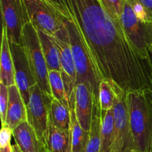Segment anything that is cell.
Segmentation results:
<instances>
[{
    "label": "cell",
    "mask_w": 152,
    "mask_h": 152,
    "mask_svg": "<svg viewBox=\"0 0 152 152\" xmlns=\"http://www.w3.org/2000/svg\"><path fill=\"white\" fill-rule=\"evenodd\" d=\"M77 26L102 80L117 83L126 92L152 91V69L113 19L100 0H48Z\"/></svg>",
    "instance_id": "obj_1"
},
{
    "label": "cell",
    "mask_w": 152,
    "mask_h": 152,
    "mask_svg": "<svg viewBox=\"0 0 152 152\" xmlns=\"http://www.w3.org/2000/svg\"><path fill=\"white\" fill-rule=\"evenodd\" d=\"M131 131L135 148L150 152L152 139V91H132L126 93Z\"/></svg>",
    "instance_id": "obj_2"
},
{
    "label": "cell",
    "mask_w": 152,
    "mask_h": 152,
    "mask_svg": "<svg viewBox=\"0 0 152 152\" xmlns=\"http://www.w3.org/2000/svg\"><path fill=\"white\" fill-rule=\"evenodd\" d=\"M58 11L62 16L68 31L70 46L77 71V82H84L87 83L93 92L94 98L99 99V83L102 78L96 70L74 22L68 15L59 10Z\"/></svg>",
    "instance_id": "obj_3"
},
{
    "label": "cell",
    "mask_w": 152,
    "mask_h": 152,
    "mask_svg": "<svg viewBox=\"0 0 152 152\" xmlns=\"http://www.w3.org/2000/svg\"><path fill=\"white\" fill-rule=\"evenodd\" d=\"M22 42L31 72L37 85L43 92L52 95L49 84L48 69L43 55L38 33L30 22L25 24L23 28Z\"/></svg>",
    "instance_id": "obj_4"
},
{
    "label": "cell",
    "mask_w": 152,
    "mask_h": 152,
    "mask_svg": "<svg viewBox=\"0 0 152 152\" xmlns=\"http://www.w3.org/2000/svg\"><path fill=\"white\" fill-rule=\"evenodd\" d=\"M115 91L113 111L114 118V143L111 152H127L136 149L129 122L126 93L113 81ZM137 150V149H136Z\"/></svg>",
    "instance_id": "obj_5"
},
{
    "label": "cell",
    "mask_w": 152,
    "mask_h": 152,
    "mask_svg": "<svg viewBox=\"0 0 152 152\" xmlns=\"http://www.w3.org/2000/svg\"><path fill=\"white\" fill-rule=\"evenodd\" d=\"M52 98V95L43 92L39 86L36 84L31 89L29 102L26 106L27 122L34 128L46 148Z\"/></svg>",
    "instance_id": "obj_6"
},
{
    "label": "cell",
    "mask_w": 152,
    "mask_h": 152,
    "mask_svg": "<svg viewBox=\"0 0 152 152\" xmlns=\"http://www.w3.org/2000/svg\"><path fill=\"white\" fill-rule=\"evenodd\" d=\"M120 23L134 47L142 57L148 58V49H152V22L138 19L126 0Z\"/></svg>",
    "instance_id": "obj_7"
},
{
    "label": "cell",
    "mask_w": 152,
    "mask_h": 152,
    "mask_svg": "<svg viewBox=\"0 0 152 152\" xmlns=\"http://www.w3.org/2000/svg\"><path fill=\"white\" fill-rule=\"evenodd\" d=\"M30 22L37 30L54 35L63 27L59 12L48 0H24Z\"/></svg>",
    "instance_id": "obj_8"
},
{
    "label": "cell",
    "mask_w": 152,
    "mask_h": 152,
    "mask_svg": "<svg viewBox=\"0 0 152 152\" xmlns=\"http://www.w3.org/2000/svg\"><path fill=\"white\" fill-rule=\"evenodd\" d=\"M2 26L6 28L9 43L23 44L22 33L30 22L24 0H0Z\"/></svg>",
    "instance_id": "obj_9"
},
{
    "label": "cell",
    "mask_w": 152,
    "mask_h": 152,
    "mask_svg": "<svg viewBox=\"0 0 152 152\" xmlns=\"http://www.w3.org/2000/svg\"><path fill=\"white\" fill-rule=\"evenodd\" d=\"M52 36L59 51L61 67H62L61 73H62L67 97L69 101L71 95L74 92L75 85L77 83V71H76L75 64L73 58L72 51L70 46L68 31L64 22L63 27L54 35Z\"/></svg>",
    "instance_id": "obj_10"
},
{
    "label": "cell",
    "mask_w": 152,
    "mask_h": 152,
    "mask_svg": "<svg viewBox=\"0 0 152 152\" xmlns=\"http://www.w3.org/2000/svg\"><path fill=\"white\" fill-rule=\"evenodd\" d=\"M13 61L15 83L20 92L25 105L29 102L31 89L37 84L28 63L23 46L9 43Z\"/></svg>",
    "instance_id": "obj_11"
},
{
    "label": "cell",
    "mask_w": 152,
    "mask_h": 152,
    "mask_svg": "<svg viewBox=\"0 0 152 152\" xmlns=\"http://www.w3.org/2000/svg\"><path fill=\"white\" fill-rule=\"evenodd\" d=\"M74 93L75 110L77 119L83 129L90 131L93 113V92L87 83L84 82H77Z\"/></svg>",
    "instance_id": "obj_12"
},
{
    "label": "cell",
    "mask_w": 152,
    "mask_h": 152,
    "mask_svg": "<svg viewBox=\"0 0 152 152\" xmlns=\"http://www.w3.org/2000/svg\"><path fill=\"white\" fill-rule=\"evenodd\" d=\"M13 137L15 143L22 152H48L34 128L27 121L13 130Z\"/></svg>",
    "instance_id": "obj_13"
},
{
    "label": "cell",
    "mask_w": 152,
    "mask_h": 152,
    "mask_svg": "<svg viewBox=\"0 0 152 152\" xmlns=\"http://www.w3.org/2000/svg\"><path fill=\"white\" fill-rule=\"evenodd\" d=\"M27 121V108L16 84L8 86V105L5 125L14 130Z\"/></svg>",
    "instance_id": "obj_14"
},
{
    "label": "cell",
    "mask_w": 152,
    "mask_h": 152,
    "mask_svg": "<svg viewBox=\"0 0 152 152\" xmlns=\"http://www.w3.org/2000/svg\"><path fill=\"white\" fill-rule=\"evenodd\" d=\"M69 110L71 113V152H84L89 139V131L82 128L77 119L75 110V93L69 99Z\"/></svg>",
    "instance_id": "obj_15"
},
{
    "label": "cell",
    "mask_w": 152,
    "mask_h": 152,
    "mask_svg": "<svg viewBox=\"0 0 152 152\" xmlns=\"http://www.w3.org/2000/svg\"><path fill=\"white\" fill-rule=\"evenodd\" d=\"M0 83H4L7 86L16 84L13 58L10 52L6 28L3 26L0 62Z\"/></svg>",
    "instance_id": "obj_16"
},
{
    "label": "cell",
    "mask_w": 152,
    "mask_h": 152,
    "mask_svg": "<svg viewBox=\"0 0 152 152\" xmlns=\"http://www.w3.org/2000/svg\"><path fill=\"white\" fill-rule=\"evenodd\" d=\"M47 148L49 152H71V131L55 126L50 116L48 126Z\"/></svg>",
    "instance_id": "obj_17"
},
{
    "label": "cell",
    "mask_w": 152,
    "mask_h": 152,
    "mask_svg": "<svg viewBox=\"0 0 152 152\" xmlns=\"http://www.w3.org/2000/svg\"><path fill=\"white\" fill-rule=\"evenodd\" d=\"M37 31L48 71L57 70L62 72L59 51L53 40V36L39 30Z\"/></svg>",
    "instance_id": "obj_18"
},
{
    "label": "cell",
    "mask_w": 152,
    "mask_h": 152,
    "mask_svg": "<svg viewBox=\"0 0 152 152\" xmlns=\"http://www.w3.org/2000/svg\"><path fill=\"white\" fill-rule=\"evenodd\" d=\"M102 128V111L99 99L94 98L91 124L89 131V139L84 152H99Z\"/></svg>",
    "instance_id": "obj_19"
},
{
    "label": "cell",
    "mask_w": 152,
    "mask_h": 152,
    "mask_svg": "<svg viewBox=\"0 0 152 152\" xmlns=\"http://www.w3.org/2000/svg\"><path fill=\"white\" fill-rule=\"evenodd\" d=\"M114 118L113 109L102 113L99 152H111L114 143Z\"/></svg>",
    "instance_id": "obj_20"
},
{
    "label": "cell",
    "mask_w": 152,
    "mask_h": 152,
    "mask_svg": "<svg viewBox=\"0 0 152 152\" xmlns=\"http://www.w3.org/2000/svg\"><path fill=\"white\" fill-rule=\"evenodd\" d=\"M50 118L55 126L63 130L71 129V113L69 107L53 97L50 104Z\"/></svg>",
    "instance_id": "obj_21"
},
{
    "label": "cell",
    "mask_w": 152,
    "mask_h": 152,
    "mask_svg": "<svg viewBox=\"0 0 152 152\" xmlns=\"http://www.w3.org/2000/svg\"><path fill=\"white\" fill-rule=\"evenodd\" d=\"M48 78L52 96L60 101L65 106L69 107L68 98L65 92V85L61 72L57 70H49Z\"/></svg>",
    "instance_id": "obj_22"
},
{
    "label": "cell",
    "mask_w": 152,
    "mask_h": 152,
    "mask_svg": "<svg viewBox=\"0 0 152 152\" xmlns=\"http://www.w3.org/2000/svg\"><path fill=\"white\" fill-rule=\"evenodd\" d=\"M99 99L102 113L113 109L115 100V91L113 86V81L102 80L99 83Z\"/></svg>",
    "instance_id": "obj_23"
},
{
    "label": "cell",
    "mask_w": 152,
    "mask_h": 152,
    "mask_svg": "<svg viewBox=\"0 0 152 152\" xmlns=\"http://www.w3.org/2000/svg\"><path fill=\"white\" fill-rule=\"evenodd\" d=\"M107 13L117 22H120L126 0H100Z\"/></svg>",
    "instance_id": "obj_24"
},
{
    "label": "cell",
    "mask_w": 152,
    "mask_h": 152,
    "mask_svg": "<svg viewBox=\"0 0 152 152\" xmlns=\"http://www.w3.org/2000/svg\"><path fill=\"white\" fill-rule=\"evenodd\" d=\"M8 105V86L0 83V116L1 125H5Z\"/></svg>",
    "instance_id": "obj_25"
},
{
    "label": "cell",
    "mask_w": 152,
    "mask_h": 152,
    "mask_svg": "<svg viewBox=\"0 0 152 152\" xmlns=\"http://www.w3.org/2000/svg\"><path fill=\"white\" fill-rule=\"evenodd\" d=\"M13 136V130L7 125H1L0 133V148H4L10 145V140Z\"/></svg>",
    "instance_id": "obj_26"
},
{
    "label": "cell",
    "mask_w": 152,
    "mask_h": 152,
    "mask_svg": "<svg viewBox=\"0 0 152 152\" xmlns=\"http://www.w3.org/2000/svg\"><path fill=\"white\" fill-rule=\"evenodd\" d=\"M139 1L146 10L152 20V0H137Z\"/></svg>",
    "instance_id": "obj_27"
},
{
    "label": "cell",
    "mask_w": 152,
    "mask_h": 152,
    "mask_svg": "<svg viewBox=\"0 0 152 152\" xmlns=\"http://www.w3.org/2000/svg\"><path fill=\"white\" fill-rule=\"evenodd\" d=\"M0 152H13V148H12V145L6 146L4 148H0Z\"/></svg>",
    "instance_id": "obj_28"
},
{
    "label": "cell",
    "mask_w": 152,
    "mask_h": 152,
    "mask_svg": "<svg viewBox=\"0 0 152 152\" xmlns=\"http://www.w3.org/2000/svg\"><path fill=\"white\" fill-rule=\"evenodd\" d=\"M12 148H13V152H22L19 149V146L15 143L14 145H12Z\"/></svg>",
    "instance_id": "obj_29"
},
{
    "label": "cell",
    "mask_w": 152,
    "mask_h": 152,
    "mask_svg": "<svg viewBox=\"0 0 152 152\" xmlns=\"http://www.w3.org/2000/svg\"><path fill=\"white\" fill-rule=\"evenodd\" d=\"M148 58H149L150 63H151V66L152 69V49H148Z\"/></svg>",
    "instance_id": "obj_30"
},
{
    "label": "cell",
    "mask_w": 152,
    "mask_h": 152,
    "mask_svg": "<svg viewBox=\"0 0 152 152\" xmlns=\"http://www.w3.org/2000/svg\"><path fill=\"white\" fill-rule=\"evenodd\" d=\"M127 152H140V151H138L136 150V149H134V150H130Z\"/></svg>",
    "instance_id": "obj_31"
},
{
    "label": "cell",
    "mask_w": 152,
    "mask_h": 152,
    "mask_svg": "<svg viewBox=\"0 0 152 152\" xmlns=\"http://www.w3.org/2000/svg\"><path fill=\"white\" fill-rule=\"evenodd\" d=\"M150 152H152V139H151V149H150Z\"/></svg>",
    "instance_id": "obj_32"
}]
</instances>
